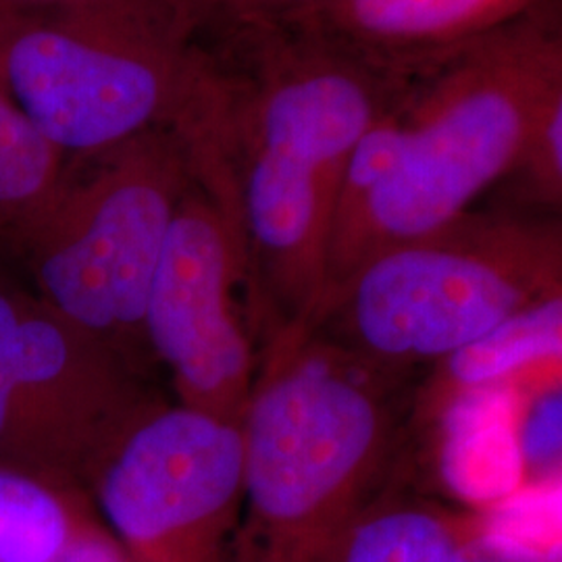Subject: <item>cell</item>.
I'll list each match as a JSON object with an SVG mask.
<instances>
[{
	"label": "cell",
	"instance_id": "cell-1",
	"mask_svg": "<svg viewBox=\"0 0 562 562\" xmlns=\"http://www.w3.org/2000/svg\"><path fill=\"white\" fill-rule=\"evenodd\" d=\"M202 48L217 65L222 101L206 140L192 146L194 167L236 215L246 280L278 331L308 325L346 162L411 78L292 25L241 27Z\"/></svg>",
	"mask_w": 562,
	"mask_h": 562
},
{
	"label": "cell",
	"instance_id": "cell-2",
	"mask_svg": "<svg viewBox=\"0 0 562 562\" xmlns=\"http://www.w3.org/2000/svg\"><path fill=\"white\" fill-rule=\"evenodd\" d=\"M382 373L308 327L278 331L240 423L232 562H336L394 452Z\"/></svg>",
	"mask_w": 562,
	"mask_h": 562
},
{
	"label": "cell",
	"instance_id": "cell-3",
	"mask_svg": "<svg viewBox=\"0 0 562 562\" xmlns=\"http://www.w3.org/2000/svg\"><path fill=\"white\" fill-rule=\"evenodd\" d=\"M559 86L561 25L546 0L411 78L398 153L329 248L322 302L369 259L436 234L513 173L531 121Z\"/></svg>",
	"mask_w": 562,
	"mask_h": 562
},
{
	"label": "cell",
	"instance_id": "cell-4",
	"mask_svg": "<svg viewBox=\"0 0 562 562\" xmlns=\"http://www.w3.org/2000/svg\"><path fill=\"white\" fill-rule=\"evenodd\" d=\"M0 88L67 159L155 130L199 142L222 78L173 0H55L0 13Z\"/></svg>",
	"mask_w": 562,
	"mask_h": 562
},
{
	"label": "cell",
	"instance_id": "cell-5",
	"mask_svg": "<svg viewBox=\"0 0 562 562\" xmlns=\"http://www.w3.org/2000/svg\"><path fill=\"white\" fill-rule=\"evenodd\" d=\"M561 227L513 213H464L369 259L319 304L355 359L390 367L448 359L515 313L561 294Z\"/></svg>",
	"mask_w": 562,
	"mask_h": 562
},
{
	"label": "cell",
	"instance_id": "cell-6",
	"mask_svg": "<svg viewBox=\"0 0 562 562\" xmlns=\"http://www.w3.org/2000/svg\"><path fill=\"white\" fill-rule=\"evenodd\" d=\"M194 180L176 130L74 159L9 267L38 301L144 375V308L181 196Z\"/></svg>",
	"mask_w": 562,
	"mask_h": 562
},
{
	"label": "cell",
	"instance_id": "cell-7",
	"mask_svg": "<svg viewBox=\"0 0 562 562\" xmlns=\"http://www.w3.org/2000/svg\"><path fill=\"white\" fill-rule=\"evenodd\" d=\"M241 464L240 425L159 402L113 443L86 490L130 562H232Z\"/></svg>",
	"mask_w": 562,
	"mask_h": 562
},
{
	"label": "cell",
	"instance_id": "cell-8",
	"mask_svg": "<svg viewBox=\"0 0 562 562\" xmlns=\"http://www.w3.org/2000/svg\"><path fill=\"white\" fill-rule=\"evenodd\" d=\"M246 246L232 209L192 180L169 227L144 308L150 359L169 371L180 402L240 425L257 380L236 288Z\"/></svg>",
	"mask_w": 562,
	"mask_h": 562
},
{
	"label": "cell",
	"instance_id": "cell-9",
	"mask_svg": "<svg viewBox=\"0 0 562 562\" xmlns=\"http://www.w3.org/2000/svg\"><path fill=\"white\" fill-rule=\"evenodd\" d=\"M540 0H331L290 21L385 74L423 71L521 18Z\"/></svg>",
	"mask_w": 562,
	"mask_h": 562
},
{
	"label": "cell",
	"instance_id": "cell-10",
	"mask_svg": "<svg viewBox=\"0 0 562 562\" xmlns=\"http://www.w3.org/2000/svg\"><path fill=\"white\" fill-rule=\"evenodd\" d=\"M90 527L81 487L0 462V562H59Z\"/></svg>",
	"mask_w": 562,
	"mask_h": 562
},
{
	"label": "cell",
	"instance_id": "cell-11",
	"mask_svg": "<svg viewBox=\"0 0 562 562\" xmlns=\"http://www.w3.org/2000/svg\"><path fill=\"white\" fill-rule=\"evenodd\" d=\"M508 392L492 387L464 392L448 419L446 475L473 501L508 496L522 482Z\"/></svg>",
	"mask_w": 562,
	"mask_h": 562
},
{
	"label": "cell",
	"instance_id": "cell-12",
	"mask_svg": "<svg viewBox=\"0 0 562 562\" xmlns=\"http://www.w3.org/2000/svg\"><path fill=\"white\" fill-rule=\"evenodd\" d=\"M67 159L0 88V262L9 265L25 234L65 186Z\"/></svg>",
	"mask_w": 562,
	"mask_h": 562
},
{
	"label": "cell",
	"instance_id": "cell-13",
	"mask_svg": "<svg viewBox=\"0 0 562 562\" xmlns=\"http://www.w3.org/2000/svg\"><path fill=\"white\" fill-rule=\"evenodd\" d=\"M462 533L438 508L382 494L355 522L336 562H454Z\"/></svg>",
	"mask_w": 562,
	"mask_h": 562
},
{
	"label": "cell",
	"instance_id": "cell-14",
	"mask_svg": "<svg viewBox=\"0 0 562 562\" xmlns=\"http://www.w3.org/2000/svg\"><path fill=\"white\" fill-rule=\"evenodd\" d=\"M561 294L536 302L446 359L448 378L469 390L498 385L525 364L561 359Z\"/></svg>",
	"mask_w": 562,
	"mask_h": 562
},
{
	"label": "cell",
	"instance_id": "cell-15",
	"mask_svg": "<svg viewBox=\"0 0 562 562\" xmlns=\"http://www.w3.org/2000/svg\"><path fill=\"white\" fill-rule=\"evenodd\" d=\"M331 0H173L178 20L196 44L255 25H285Z\"/></svg>",
	"mask_w": 562,
	"mask_h": 562
},
{
	"label": "cell",
	"instance_id": "cell-16",
	"mask_svg": "<svg viewBox=\"0 0 562 562\" xmlns=\"http://www.w3.org/2000/svg\"><path fill=\"white\" fill-rule=\"evenodd\" d=\"M515 442L521 462L522 482H552L561 473L562 387L550 383L522 404L515 419Z\"/></svg>",
	"mask_w": 562,
	"mask_h": 562
},
{
	"label": "cell",
	"instance_id": "cell-17",
	"mask_svg": "<svg viewBox=\"0 0 562 562\" xmlns=\"http://www.w3.org/2000/svg\"><path fill=\"white\" fill-rule=\"evenodd\" d=\"M513 171H521L533 201L559 206L562 196V86L540 104L521 157Z\"/></svg>",
	"mask_w": 562,
	"mask_h": 562
},
{
	"label": "cell",
	"instance_id": "cell-18",
	"mask_svg": "<svg viewBox=\"0 0 562 562\" xmlns=\"http://www.w3.org/2000/svg\"><path fill=\"white\" fill-rule=\"evenodd\" d=\"M25 285L0 262V462L25 464L20 419L13 402V331Z\"/></svg>",
	"mask_w": 562,
	"mask_h": 562
},
{
	"label": "cell",
	"instance_id": "cell-19",
	"mask_svg": "<svg viewBox=\"0 0 562 562\" xmlns=\"http://www.w3.org/2000/svg\"><path fill=\"white\" fill-rule=\"evenodd\" d=\"M561 542H529L496 527H464L454 562H561Z\"/></svg>",
	"mask_w": 562,
	"mask_h": 562
},
{
	"label": "cell",
	"instance_id": "cell-20",
	"mask_svg": "<svg viewBox=\"0 0 562 562\" xmlns=\"http://www.w3.org/2000/svg\"><path fill=\"white\" fill-rule=\"evenodd\" d=\"M55 0H0V13L4 11H20V9H30L38 4H48Z\"/></svg>",
	"mask_w": 562,
	"mask_h": 562
}]
</instances>
